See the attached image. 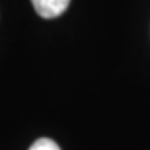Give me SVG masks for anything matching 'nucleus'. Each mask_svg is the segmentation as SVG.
I'll return each mask as SVG.
<instances>
[{
	"label": "nucleus",
	"instance_id": "2",
	"mask_svg": "<svg viewBox=\"0 0 150 150\" xmlns=\"http://www.w3.org/2000/svg\"><path fill=\"white\" fill-rule=\"evenodd\" d=\"M28 150H60V147L50 139H38Z\"/></svg>",
	"mask_w": 150,
	"mask_h": 150
},
{
	"label": "nucleus",
	"instance_id": "1",
	"mask_svg": "<svg viewBox=\"0 0 150 150\" xmlns=\"http://www.w3.org/2000/svg\"><path fill=\"white\" fill-rule=\"evenodd\" d=\"M33 8L40 17L43 18H55V17L62 15L67 7H69L70 0H32Z\"/></svg>",
	"mask_w": 150,
	"mask_h": 150
}]
</instances>
